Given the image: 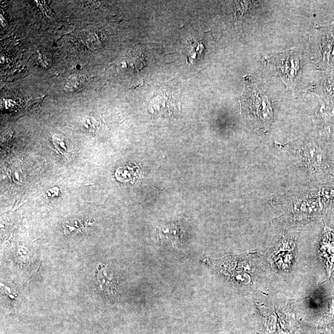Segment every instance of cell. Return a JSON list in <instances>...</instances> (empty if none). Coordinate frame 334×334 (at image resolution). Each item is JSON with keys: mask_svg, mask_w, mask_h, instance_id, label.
<instances>
[{"mask_svg": "<svg viewBox=\"0 0 334 334\" xmlns=\"http://www.w3.org/2000/svg\"><path fill=\"white\" fill-rule=\"evenodd\" d=\"M318 256L329 276L334 270V229L325 225L318 249Z\"/></svg>", "mask_w": 334, "mask_h": 334, "instance_id": "cell-3", "label": "cell"}, {"mask_svg": "<svg viewBox=\"0 0 334 334\" xmlns=\"http://www.w3.org/2000/svg\"><path fill=\"white\" fill-rule=\"evenodd\" d=\"M296 255V239L290 235H283L267 253L271 266L276 272L281 273H287L292 270Z\"/></svg>", "mask_w": 334, "mask_h": 334, "instance_id": "cell-1", "label": "cell"}, {"mask_svg": "<svg viewBox=\"0 0 334 334\" xmlns=\"http://www.w3.org/2000/svg\"><path fill=\"white\" fill-rule=\"evenodd\" d=\"M84 86V78L79 76H70L65 85V90L67 93H74L81 90Z\"/></svg>", "mask_w": 334, "mask_h": 334, "instance_id": "cell-6", "label": "cell"}, {"mask_svg": "<svg viewBox=\"0 0 334 334\" xmlns=\"http://www.w3.org/2000/svg\"><path fill=\"white\" fill-rule=\"evenodd\" d=\"M272 63L275 71L287 86L295 84L300 79L301 63L296 53L291 52L276 55L272 57Z\"/></svg>", "mask_w": 334, "mask_h": 334, "instance_id": "cell-2", "label": "cell"}, {"mask_svg": "<svg viewBox=\"0 0 334 334\" xmlns=\"http://www.w3.org/2000/svg\"><path fill=\"white\" fill-rule=\"evenodd\" d=\"M106 267H102L97 274L98 283L100 285V289L109 296L115 295V287L113 283L112 276L108 277V273Z\"/></svg>", "mask_w": 334, "mask_h": 334, "instance_id": "cell-5", "label": "cell"}, {"mask_svg": "<svg viewBox=\"0 0 334 334\" xmlns=\"http://www.w3.org/2000/svg\"><path fill=\"white\" fill-rule=\"evenodd\" d=\"M251 98L250 110L254 119L258 122L267 124L272 119L273 112L269 101L263 94L255 92Z\"/></svg>", "mask_w": 334, "mask_h": 334, "instance_id": "cell-4", "label": "cell"}]
</instances>
